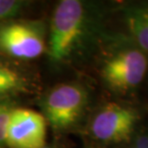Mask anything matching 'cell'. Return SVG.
I'll return each instance as SVG.
<instances>
[{"label":"cell","mask_w":148,"mask_h":148,"mask_svg":"<svg viewBox=\"0 0 148 148\" xmlns=\"http://www.w3.org/2000/svg\"><path fill=\"white\" fill-rule=\"evenodd\" d=\"M86 10L78 0H63L52 16L49 37V57L62 62L72 54L84 34Z\"/></svg>","instance_id":"6da1fadb"},{"label":"cell","mask_w":148,"mask_h":148,"mask_svg":"<svg viewBox=\"0 0 148 148\" xmlns=\"http://www.w3.org/2000/svg\"><path fill=\"white\" fill-rule=\"evenodd\" d=\"M147 67L145 53L138 46H130L119 50L105 62L102 76L111 88L125 93L140 84Z\"/></svg>","instance_id":"7a4b0ae2"},{"label":"cell","mask_w":148,"mask_h":148,"mask_svg":"<svg viewBox=\"0 0 148 148\" xmlns=\"http://www.w3.org/2000/svg\"><path fill=\"white\" fill-rule=\"evenodd\" d=\"M87 93L81 86L63 84L50 91L44 102L47 121L54 129L64 130L75 124L87 104Z\"/></svg>","instance_id":"3957f363"},{"label":"cell","mask_w":148,"mask_h":148,"mask_svg":"<svg viewBox=\"0 0 148 148\" xmlns=\"http://www.w3.org/2000/svg\"><path fill=\"white\" fill-rule=\"evenodd\" d=\"M138 120L136 110L109 103L97 112L90 122V133L103 143H120L130 138Z\"/></svg>","instance_id":"277c9868"},{"label":"cell","mask_w":148,"mask_h":148,"mask_svg":"<svg viewBox=\"0 0 148 148\" xmlns=\"http://www.w3.org/2000/svg\"><path fill=\"white\" fill-rule=\"evenodd\" d=\"M46 138V119L28 110H12L6 129L5 143L10 148H43Z\"/></svg>","instance_id":"5b68a950"},{"label":"cell","mask_w":148,"mask_h":148,"mask_svg":"<svg viewBox=\"0 0 148 148\" xmlns=\"http://www.w3.org/2000/svg\"><path fill=\"white\" fill-rule=\"evenodd\" d=\"M0 49L23 60L38 58L44 51V40L38 26L14 22L0 29Z\"/></svg>","instance_id":"8992f818"},{"label":"cell","mask_w":148,"mask_h":148,"mask_svg":"<svg viewBox=\"0 0 148 148\" xmlns=\"http://www.w3.org/2000/svg\"><path fill=\"white\" fill-rule=\"evenodd\" d=\"M125 21L138 47L148 52V4L135 5L127 9Z\"/></svg>","instance_id":"52a82bcc"},{"label":"cell","mask_w":148,"mask_h":148,"mask_svg":"<svg viewBox=\"0 0 148 148\" xmlns=\"http://www.w3.org/2000/svg\"><path fill=\"white\" fill-rule=\"evenodd\" d=\"M26 80L11 67L0 66V97L24 90Z\"/></svg>","instance_id":"ba28073f"},{"label":"cell","mask_w":148,"mask_h":148,"mask_svg":"<svg viewBox=\"0 0 148 148\" xmlns=\"http://www.w3.org/2000/svg\"><path fill=\"white\" fill-rule=\"evenodd\" d=\"M24 4V2L17 0H0V20L14 16Z\"/></svg>","instance_id":"9c48e42d"},{"label":"cell","mask_w":148,"mask_h":148,"mask_svg":"<svg viewBox=\"0 0 148 148\" xmlns=\"http://www.w3.org/2000/svg\"><path fill=\"white\" fill-rule=\"evenodd\" d=\"M11 111L12 110L8 106L0 104V148H2L6 144V129H7V123Z\"/></svg>","instance_id":"30bf717a"},{"label":"cell","mask_w":148,"mask_h":148,"mask_svg":"<svg viewBox=\"0 0 148 148\" xmlns=\"http://www.w3.org/2000/svg\"><path fill=\"white\" fill-rule=\"evenodd\" d=\"M133 145L137 148H148V134L140 133L135 137Z\"/></svg>","instance_id":"8fae6325"},{"label":"cell","mask_w":148,"mask_h":148,"mask_svg":"<svg viewBox=\"0 0 148 148\" xmlns=\"http://www.w3.org/2000/svg\"><path fill=\"white\" fill-rule=\"evenodd\" d=\"M129 148H137V147H135L134 145H131V146H130Z\"/></svg>","instance_id":"7c38bea8"},{"label":"cell","mask_w":148,"mask_h":148,"mask_svg":"<svg viewBox=\"0 0 148 148\" xmlns=\"http://www.w3.org/2000/svg\"><path fill=\"white\" fill-rule=\"evenodd\" d=\"M43 148H48V147H46V146H44V147H43Z\"/></svg>","instance_id":"4fadbf2b"}]
</instances>
